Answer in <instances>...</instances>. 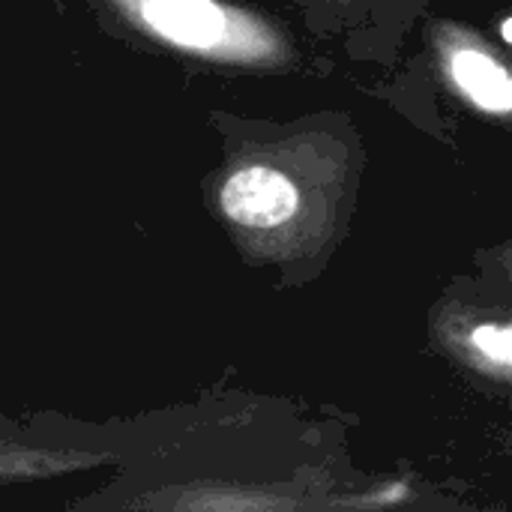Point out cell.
<instances>
[{
	"label": "cell",
	"mask_w": 512,
	"mask_h": 512,
	"mask_svg": "<svg viewBox=\"0 0 512 512\" xmlns=\"http://www.w3.org/2000/svg\"><path fill=\"white\" fill-rule=\"evenodd\" d=\"M156 36L186 51H243L249 36L216 0H123Z\"/></svg>",
	"instance_id": "cell-1"
},
{
	"label": "cell",
	"mask_w": 512,
	"mask_h": 512,
	"mask_svg": "<svg viewBox=\"0 0 512 512\" xmlns=\"http://www.w3.org/2000/svg\"><path fill=\"white\" fill-rule=\"evenodd\" d=\"M222 210L231 222L255 231H270L294 219L300 195L294 183L267 165H246L222 186Z\"/></svg>",
	"instance_id": "cell-2"
},
{
	"label": "cell",
	"mask_w": 512,
	"mask_h": 512,
	"mask_svg": "<svg viewBox=\"0 0 512 512\" xmlns=\"http://www.w3.org/2000/svg\"><path fill=\"white\" fill-rule=\"evenodd\" d=\"M450 72L459 90L492 114H507L512 105L510 72L486 51L462 45L450 54Z\"/></svg>",
	"instance_id": "cell-3"
},
{
	"label": "cell",
	"mask_w": 512,
	"mask_h": 512,
	"mask_svg": "<svg viewBox=\"0 0 512 512\" xmlns=\"http://www.w3.org/2000/svg\"><path fill=\"white\" fill-rule=\"evenodd\" d=\"M99 459L93 456H51V453H24V450H0V474H48L63 468H87Z\"/></svg>",
	"instance_id": "cell-4"
},
{
	"label": "cell",
	"mask_w": 512,
	"mask_h": 512,
	"mask_svg": "<svg viewBox=\"0 0 512 512\" xmlns=\"http://www.w3.org/2000/svg\"><path fill=\"white\" fill-rule=\"evenodd\" d=\"M471 348L480 354L486 366L507 375L512 360V333L510 324H480L471 330Z\"/></svg>",
	"instance_id": "cell-5"
},
{
	"label": "cell",
	"mask_w": 512,
	"mask_h": 512,
	"mask_svg": "<svg viewBox=\"0 0 512 512\" xmlns=\"http://www.w3.org/2000/svg\"><path fill=\"white\" fill-rule=\"evenodd\" d=\"M501 30H504V39H507V42H510V39H512V33H510V21H504V27H501Z\"/></svg>",
	"instance_id": "cell-6"
}]
</instances>
